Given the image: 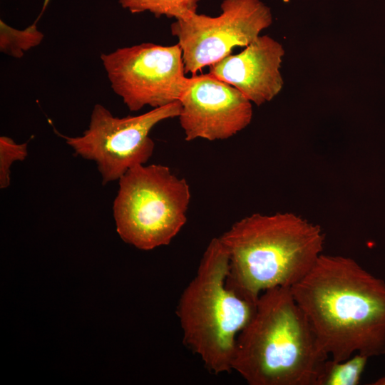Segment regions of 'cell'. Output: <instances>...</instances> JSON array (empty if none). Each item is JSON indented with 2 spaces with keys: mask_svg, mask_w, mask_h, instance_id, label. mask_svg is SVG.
<instances>
[{
  "mask_svg": "<svg viewBox=\"0 0 385 385\" xmlns=\"http://www.w3.org/2000/svg\"><path fill=\"white\" fill-rule=\"evenodd\" d=\"M290 288L332 359L385 354V282L354 260L322 254Z\"/></svg>",
  "mask_w": 385,
  "mask_h": 385,
  "instance_id": "cell-1",
  "label": "cell"
},
{
  "mask_svg": "<svg viewBox=\"0 0 385 385\" xmlns=\"http://www.w3.org/2000/svg\"><path fill=\"white\" fill-rule=\"evenodd\" d=\"M201 0H118L120 6L132 14L149 11L155 17L165 16L175 19L197 13Z\"/></svg>",
  "mask_w": 385,
  "mask_h": 385,
  "instance_id": "cell-12",
  "label": "cell"
},
{
  "mask_svg": "<svg viewBox=\"0 0 385 385\" xmlns=\"http://www.w3.org/2000/svg\"><path fill=\"white\" fill-rule=\"evenodd\" d=\"M180 109L178 101L141 115L119 118L97 103L82 135H60L76 155L96 163L102 183L106 185L149 160L155 148L150 132L160 122L178 117Z\"/></svg>",
  "mask_w": 385,
  "mask_h": 385,
  "instance_id": "cell-6",
  "label": "cell"
},
{
  "mask_svg": "<svg viewBox=\"0 0 385 385\" xmlns=\"http://www.w3.org/2000/svg\"><path fill=\"white\" fill-rule=\"evenodd\" d=\"M229 257L227 285L257 304L275 287H291L322 255L321 227L291 212L247 216L219 237Z\"/></svg>",
  "mask_w": 385,
  "mask_h": 385,
  "instance_id": "cell-2",
  "label": "cell"
},
{
  "mask_svg": "<svg viewBox=\"0 0 385 385\" xmlns=\"http://www.w3.org/2000/svg\"><path fill=\"white\" fill-rule=\"evenodd\" d=\"M113 213L126 243L142 250L169 245L187 222L190 186L161 164L138 165L119 180Z\"/></svg>",
  "mask_w": 385,
  "mask_h": 385,
  "instance_id": "cell-5",
  "label": "cell"
},
{
  "mask_svg": "<svg viewBox=\"0 0 385 385\" xmlns=\"http://www.w3.org/2000/svg\"><path fill=\"white\" fill-rule=\"evenodd\" d=\"M179 101L178 118L187 141L227 139L245 129L252 118V102L209 73L188 78Z\"/></svg>",
  "mask_w": 385,
  "mask_h": 385,
  "instance_id": "cell-9",
  "label": "cell"
},
{
  "mask_svg": "<svg viewBox=\"0 0 385 385\" xmlns=\"http://www.w3.org/2000/svg\"><path fill=\"white\" fill-rule=\"evenodd\" d=\"M28 155V143H17L12 138L0 137V188L5 189L10 185L11 167L16 161H22Z\"/></svg>",
  "mask_w": 385,
  "mask_h": 385,
  "instance_id": "cell-14",
  "label": "cell"
},
{
  "mask_svg": "<svg viewBox=\"0 0 385 385\" xmlns=\"http://www.w3.org/2000/svg\"><path fill=\"white\" fill-rule=\"evenodd\" d=\"M374 385H385V376L381 377L378 380H376L374 383H373Z\"/></svg>",
  "mask_w": 385,
  "mask_h": 385,
  "instance_id": "cell-15",
  "label": "cell"
},
{
  "mask_svg": "<svg viewBox=\"0 0 385 385\" xmlns=\"http://www.w3.org/2000/svg\"><path fill=\"white\" fill-rule=\"evenodd\" d=\"M290 287L263 292L237 336L232 370L250 385H317L325 361Z\"/></svg>",
  "mask_w": 385,
  "mask_h": 385,
  "instance_id": "cell-3",
  "label": "cell"
},
{
  "mask_svg": "<svg viewBox=\"0 0 385 385\" xmlns=\"http://www.w3.org/2000/svg\"><path fill=\"white\" fill-rule=\"evenodd\" d=\"M228 272L227 252L219 237H214L176 309L183 343L215 374L232 371L237 336L256 309V304L227 285Z\"/></svg>",
  "mask_w": 385,
  "mask_h": 385,
  "instance_id": "cell-4",
  "label": "cell"
},
{
  "mask_svg": "<svg viewBox=\"0 0 385 385\" xmlns=\"http://www.w3.org/2000/svg\"><path fill=\"white\" fill-rule=\"evenodd\" d=\"M217 16L194 13L171 24L185 73L196 74L230 55L234 48L246 47L272 23L270 8L260 0H223Z\"/></svg>",
  "mask_w": 385,
  "mask_h": 385,
  "instance_id": "cell-8",
  "label": "cell"
},
{
  "mask_svg": "<svg viewBox=\"0 0 385 385\" xmlns=\"http://www.w3.org/2000/svg\"><path fill=\"white\" fill-rule=\"evenodd\" d=\"M101 59L112 90L130 111L178 101L188 79L178 43H142L102 53Z\"/></svg>",
  "mask_w": 385,
  "mask_h": 385,
  "instance_id": "cell-7",
  "label": "cell"
},
{
  "mask_svg": "<svg viewBox=\"0 0 385 385\" xmlns=\"http://www.w3.org/2000/svg\"><path fill=\"white\" fill-rule=\"evenodd\" d=\"M369 357L356 353L350 358L336 361L329 358L324 363L317 385H357Z\"/></svg>",
  "mask_w": 385,
  "mask_h": 385,
  "instance_id": "cell-11",
  "label": "cell"
},
{
  "mask_svg": "<svg viewBox=\"0 0 385 385\" xmlns=\"http://www.w3.org/2000/svg\"><path fill=\"white\" fill-rule=\"evenodd\" d=\"M284 49L267 36H260L235 55L209 66V73L240 91L257 106L272 101L282 91L280 72Z\"/></svg>",
  "mask_w": 385,
  "mask_h": 385,
  "instance_id": "cell-10",
  "label": "cell"
},
{
  "mask_svg": "<svg viewBox=\"0 0 385 385\" xmlns=\"http://www.w3.org/2000/svg\"><path fill=\"white\" fill-rule=\"evenodd\" d=\"M41 15H39L38 19ZM38 19L33 24L21 30L14 29L1 20V52L19 58L24 56L26 51L39 45L44 36L37 28Z\"/></svg>",
  "mask_w": 385,
  "mask_h": 385,
  "instance_id": "cell-13",
  "label": "cell"
}]
</instances>
